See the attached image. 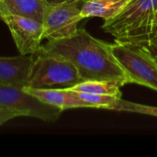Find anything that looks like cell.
Wrapping results in <instances>:
<instances>
[{
    "instance_id": "6da1fadb",
    "label": "cell",
    "mask_w": 157,
    "mask_h": 157,
    "mask_svg": "<svg viewBox=\"0 0 157 157\" xmlns=\"http://www.w3.org/2000/svg\"><path fill=\"white\" fill-rule=\"evenodd\" d=\"M40 49L70 61L84 81H110L121 87L131 84L129 76L114 56L110 43L93 37L84 29H78L69 37L48 40Z\"/></svg>"
},
{
    "instance_id": "7a4b0ae2",
    "label": "cell",
    "mask_w": 157,
    "mask_h": 157,
    "mask_svg": "<svg viewBox=\"0 0 157 157\" xmlns=\"http://www.w3.org/2000/svg\"><path fill=\"white\" fill-rule=\"evenodd\" d=\"M157 11V0H132L115 17L105 21L102 29L115 41L144 44Z\"/></svg>"
},
{
    "instance_id": "3957f363",
    "label": "cell",
    "mask_w": 157,
    "mask_h": 157,
    "mask_svg": "<svg viewBox=\"0 0 157 157\" xmlns=\"http://www.w3.org/2000/svg\"><path fill=\"white\" fill-rule=\"evenodd\" d=\"M76 67L68 60L45 52L40 48L33 62L26 86L67 89L83 82Z\"/></svg>"
},
{
    "instance_id": "277c9868",
    "label": "cell",
    "mask_w": 157,
    "mask_h": 157,
    "mask_svg": "<svg viewBox=\"0 0 157 157\" xmlns=\"http://www.w3.org/2000/svg\"><path fill=\"white\" fill-rule=\"evenodd\" d=\"M110 48L129 76L131 84L157 91L156 57L146 45L115 41L110 43Z\"/></svg>"
},
{
    "instance_id": "5b68a950",
    "label": "cell",
    "mask_w": 157,
    "mask_h": 157,
    "mask_svg": "<svg viewBox=\"0 0 157 157\" xmlns=\"http://www.w3.org/2000/svg\"><path fill=\"white\" fill-rule=\"evenodd\" d=\"M86 0L48 3L42 18L43 40H59L76 32L79 22L84 19L81 9Z\"/></svg>"
},
{
    "instance_id": "8992f818",
    "label": "cell",
    "mask_w": 157,
    "mask_h": 157,
    "mask_svg": "<svg viewBox=\"0 0 157 157\" xmlns=\"http://www.w3.org/2000/svg\"><path fill=\"white\" fill-rule=\"evenodd\" d=\"M0 106L16 111L18 116L33 117L43 121H56L63 110L46 104L23 87L0 85Z\"/></svg>"
},
{
    "instance_id": "52a82bcc",
    "label": "cell",
    "mask_w": 157,
    "mask_h": 157,
    "mask_svg": "<svg viewBox=\"0 0 157 157\" xmlns=\"http://www.w3.org/2000/svg\"><path fill=\"white\" fill-rule=\"evenodd\" d=\"M3 22L7 25L20 54H35L39 51L43 40L41 22L9 12L4 15Z\"/></svg>"
},
{
    "instance_id": "ba28073f",
    "label": "cell",
    "mask_w": 157,
    "mask_h": 157,
    "mask_svg": "<svg viewBox=\"0 0 157 157\" xmlns=\"http://www.w3.org/2000/svg\"><path fill=\"white\" fill-rule=\"evenodd\" d=\"M32 62L33 54L0 57V85L26 86Z\"/></svg>"
},
{
    "instance_id": "9c48e42d",
    "label": "cell",
    "mask_w": 157,
    "mask_h": 157,
    "mask_svg": "<svg viewBox=\"0 0 157 157\" xmlns=\"http://www.w3.org/2000/svg\"><path fill=\"white\" fill-rule=\"evenodd\" d=\"M27 92L39 98L40 101L61 109L63 111L70 109L87 108L86 104L81 100L75 93L68 89L59 88H33L23 87Z\"/></svg>"
},
{
    "instance_id": "30bf717a",
    "label": "cell",
    "mask_w": 157,
    "mask_h": 157,
    "mask_svg": "<svg viewBox=\"0 0 157 157\" xmlns=\"http://www.w3.org/2000/svg\"><path fill=\"white\" fill-rule=\"evenodd\" d=\"M132 0H87L85 2L81 16L86 17H100L109 21L115 17Z\"/></svg>"
},
{
    "instance_id": "8fae6325",
    "label": "cell",
    "mask_w": 157,
    "mask_h": 157,
    "mask_svg": "<svg viewBox=\"0 0 157 157\" xmlns=\"http://www.w3.org/2000/svg\"><path fill=\"white\" fill-rule=\"evenodd\" d=\"M11 14L30 17L42 23L47 0H3Z\"/></svg>"
},
{
    "instance_id": "7c38bea8",
    "label": "cell",
    "mask_w": 157,
    "mask_h": 157,
    "mask_svg": "<svg viewBox=\"0 0 157 157\" xmlns=\"http://www.w3.org/2000/svg\"><path fill=\"white\" fill-rule=\"evenodd\" d=\"M67 89L72 91H77V92L90 93V94L115 96L118 98H121L122 96L121 91V86L116 83L110 81L85 80Z\"/></svg>"
},
{
    "instance_id": "4fadbf2b",
    "label": "cell",
    "mask_w": 157,
    "mask_h": 157,
    "mask_svg": "<svg viewBox=\"0 0 157 157\" xmlns=\"http://www.w3.org/2000/svg\"><path fill=\"white\" fill-rule=\"evenodd\" d=\"M69 90V89H68ZM72 91V90H71ZM76 97H78L81 100H83L87 108H95V109H110L116 100L120 98L115 96L109 95H98V94H90L85 92H77L73 91Z\"/></svg>"
},
{
    "instance_id": "5bb4252c",
    "label": "cell",
    "mask_w": 157,
    "mask_h": 157,
    "mask_svg": "<svg viewBox=\"0 0 157 157\" xmlns=\"http://www.w3.org/2000/svg\"><path fill=\"white\" fill-rule=\"evenodd\" d=\"M109 110L114 111H122V112H132V113H140L149 116L157 117V107L143 105L132 101H127L121 98H118Z\"/></svg>"
},
{
    "instance_id": "9a60e30c",
    "label": "cell",
    "mask_w": 157,
    "mask_h": 157,
    "mask_svg": "<svg viewBox=\"0 0 157 157\" xmlns=\"http://www.w3.org/2000/svg\"><path fill=\"white\" fill-rule=\"evenodd\" d=\"M17 117H19V116L16 111L0 106V126Z\"/></svg>"
},
{
    "instance_id": "2e32d148",
    "label": "cell",
    "mask_w": 157,
    "mask_h": 157,
    "mask_svg": "<svg viewBox=\"0 0 157 157\" xmlns=\"http://www.w3.org/2000/svg\"><path fill=\"white\" fill-rule=\"evenodd\" d=\"M144 45H146L155 54H157V31L146 39Z\"/></svg>"
},
{
    "instance_id": "e0dca14e",
    "label": "cell",
    "mask_w": 157,
    "mask_h": 157,
    "mask_svg": "<svg viewBox=\"0 0 157 157\" xmlns=\"http://www.w3.org/2000/svg\"><path fill=\"white\" fill-rule=\"evenodd\" d=\"M157 31V11L155 12V17H154V19H153V22H152V26H151V30H150V33L148 34V36H147V38L150 36V35H152L153 33H155V32H156ZM146 38V39H147ZM146 39H145V40H146ZM144 43H145V41H144Z\"/></svg>"
},
{
    "instance_id": "ac0fdd59",
    "label": "cell",
    "mask_w": 157,
    "mask_h": 157,
    "mask_svg": "<svg viewBox=\"0 0 157 157\" xmlns=\"http://www.w3.org/2000/svg\"><path fill=\"white\" fill-rule=\"evenodd\" d=\"M8 12L6 7V5L4 3L3 0H0V20L1 21H4V15Z\"/></svg>"
},
{
    "instance_id": "d6986e66",
    "label": "cell",
    "mask_w": 157,
    "mask_h": 157,
    "mask_svg": "<svg viewBox=\"0 0 157 157\" xmlns=\"http://www.w3.org/2000/svg\"><path fill=\"white\" fill-rule=\"evenodd\" d=\"M66 1H74V0H47L48 3H61V2H66Z\"/></svg>"
},
{
    "instance_id": "ffe728a7",
    "label": "cell",
    "mask_w": 157,
    "mask_h": 157,
    "mask_svg": "<svg viewBox=\"0 0 157 157\" xmlns=\"http://www.w3.org/2000/svg\"><path fill=\"white\" fill-rule=\"evenodd\" d=\"M155 57H156V60H157V54H155Z\"/></svg>"
}]
</instances>
